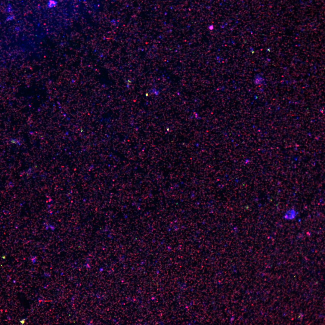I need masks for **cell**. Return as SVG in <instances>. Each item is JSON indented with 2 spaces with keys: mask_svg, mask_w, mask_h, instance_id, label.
Masks as SVG:
<instances>
[{
  "mask_svg": "<svg viewBox=\"0 0 325 325\" xmlns=\"http://www.w3.org/2000/svg\"><path fill=\"white\" fill-rule=\"evenodd\" d=\"M25 320H26V319L22 320H21V321H20V322L22 324H23L24 323L25 321Z\"/></svg>",
  "mask_w": 325,
  "mask_h": 325,
  "instance_id": "7a4b0ae2",
  "label": "cell"
},
{
  "mask_svg": "<svg viewBox=\"0 0 325 325\" xmlns=\"http://www.w3.org/2000/svg\"><path fill=\"white\" fill-rule=\"evenodd\" d=\"M296 215V212L294 210L291 209L289 210L285 213L284 218L287 219H292L295 218Z\"/></svg>",
  "mask_w": 325,
  "mask_h": 325,
  "instance_id": "6da1fadb",
  "label": "cell"
}]
</instances>
